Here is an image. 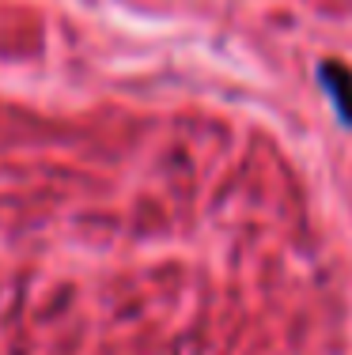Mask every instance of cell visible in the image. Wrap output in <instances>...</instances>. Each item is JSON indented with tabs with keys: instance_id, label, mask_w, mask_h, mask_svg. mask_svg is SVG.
<instances>
[{
	"instance_id": "6da1fadb",
	"label": "cell",
	"mask_w": 352,
	"mask_h": 355,
	"mask_svg": "<svg viewBox=\"0 0 352 355\" xmlns=\"http://www.w3.org/2000/svg\"><path fill=\"white\" fill-rule=\"evenodd\" d=\"M318 83H322L326 98L337 110V121L345 125V129H352V72H349V64L322 61L318 64Z\"/></svg>"
}]
</instances>
